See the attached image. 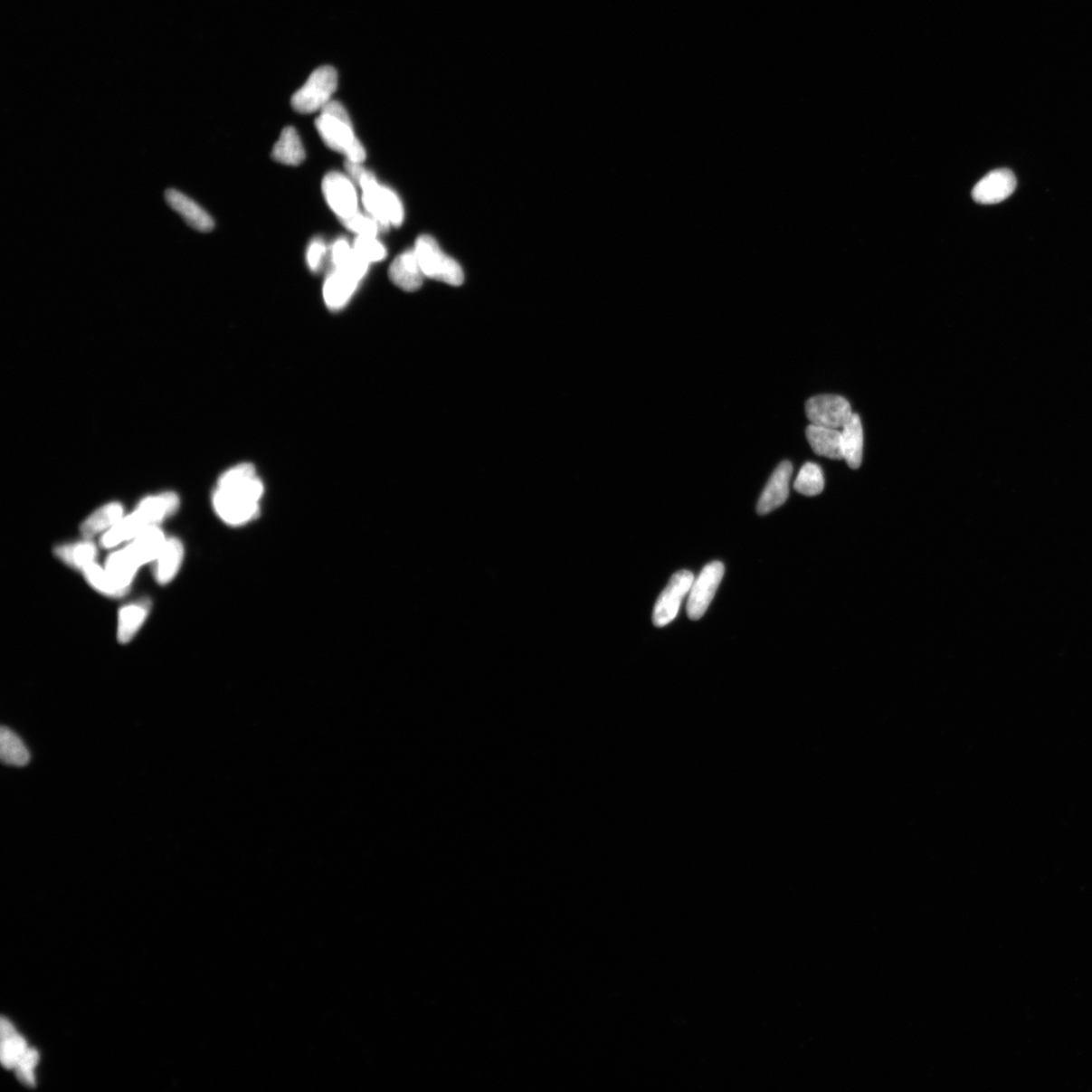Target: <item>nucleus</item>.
Here are the masks:
<instances>
[{"label": "nucleus", "instance_id": "obj_1", "mask_svg": "<svg viewBox=\"0 0 1092 1092\" xmlns=\"http://www.w3.org/2000/svg\"><path fill=\"white\" fill-rule=\"evenodd\" d=\"M264 493V483L254 467L238 465L218 478L213 506L225 523L232 526L246 524L258 515Z\"/></svg>", "mask_w": 1092, "mask_h": 1092}, {"label": "nucleus", "instance_id": "obj_2", "mask_svg": "<svg viewBox=\"0 0 1092 1092\" xmlns=\"http://www.w3.org/2000/svg\"><path fill=\"white\" fill-rule=\"evenodd\" d=\"M316 128L325 144L347 158V162L363 163L366 149L356 136L350 116L339 102L332 100L320 112Z\"/></svg>", "mask_w": 1092, "mask_h": 1092}, {"label": "nucleus", "instance_id": "obj_3", "mask_svg": "<svg viewBox=\"0 0 1092 1092\" xmlns=\"http://www.w3.org/2000/svg\"><path fill=\"white\" fill-rule=\"evenodd\" d=\"M363 190V204L368 215L380 224L383 232L391 226L399 227L404 221V207L397 193L381 186L373 172H369L358 186Z\"/></svg>", "mask_w": 1092, "mask_h": 1092}, {"label": "nucleus", "instance_id": "obj_4", "mask_svg": "<svg viewBox=\"0 0 1092 1092\" xmlns=\"http://www.w3.org/2000/svg\"><path fill=\"white\" fill-rule=\"evenodd\" d=\"M414 251L425 277L453 287L463 284V268L455 259L445 254L439 243L430 235H422L417 239Z\"/></svg>", "mask_w": 1092, "mask_h": 1092}, {"label": "nucleus", "instance_id": "obj_5", "mask_svg": "<svg viewBox=\"0 0 1092 1092\" xmlns=\"http://www.w3.org/2000/svg\"><path fill=\"white\" fill-rule=\"evenodd\" d=\"M338 86V72L331 66L315 70L292 98V106L300 114H313L330 102Z\"/></svg>", "mask_w": 1092, "mask_h": 1092}, {"label": "nucleus", "instance_id": "obj_6", "mask_svg": "<svg viewBox=\"0 0 1092 1092\" xmlns=\"http://www.w3.org/2000/svg\"><path fill=\"white\" fill-rule=\"evenodd\" d=\"M725 575V566L720 561H712L705 566L694 579L688 596L687 615L692 620H699L707 613L714 596Z\"/></svg>", "mask_w": 1092, "mask_h": 1092}, {"label": "nucleus", "instance_id": "obj_7", "mask_svg": "<svg viewBox=\"0 0 1092 1092\" xmlns=\"http://www.w3.org/2000/svg\"><path fill=\"white\" fill-rule=\"evenodd\" d=\"M694 579L693 573L689 570H680L671 576L666 589L662 592L654 605L652 612L654 626H666L677 617L684 598L690 592Z\"/></svg>", "mask_w": 1092, "mask_h": 1092}, {"label": "nucleus", "instance_id": "obj_8", "mask_svg": "<svg viewBox=\"0 0 1092 1092\" xmlns=\"http://www.w3.org/2000/svg\"><path fill=\"white\" fill-rule=\"evenodd\" d=\"M806 416L813 425L842 430L853 415L850 403L838 394H819L805 405Z\"/></svg>", "mask_w": 1092, "mask_h": 1092}, {"label": "nucleus", "instance_id": "obj_9", "mask_svg": "<svg viewBox=\"0 0 1092 1092\" xmlns=\"http://www.w3.org/2000/svg\"><path fill=\"white\" fill-rule=\"evenodd\" d=\"M322 190L327 204L340 221L359 212L356 183L348 175L338 171L326 174Z\"/></svg>", "mask_w": 1092, "mask_h": 1092}, {"label": "nucleus", "instance_id": "obj_10", "mask_svg": "<svg viewBox=\"0 0 1092 1092\" xmlns=\"http://www.w3.org/2000/svg\"><path fill=\"white\" fill-rule=\"evenodd\" d=\"M1016 188L1014 174L996 170L985 176L972 190L974 200L982 205H995L1010 198Z\"/></svg>", "mask_w": 1092, "mask_h": 1092}, {"label": "nucleus", "instance_id": "obj_11", "mask_svg": "<svg viewBox=\"0 0 1092 1092\" xmlns=\"http://www.w3.org/2000/svg\"><path fill=\"white\" fill-rule=\"evenodd\" d=\"M165 200L174 212L180 214L183 220L190 227L201 233H208L214 230L215 221L204 208H201L195 200L184 195L181 191L174 189H168L165 191Z\"/></svg>", "mask_w": 1092, "mask_h": 1092}, {"label": "nucleus", "instance_id": "obj_12", "mask_svg": "<svg viewBox=\"0 0 1092 1092\" xmlns=\"http://www.w3.org/2000/svg\"><path fill=\"white\" fill-rule=\"evenodd\" d=\"M361 281L363 280L351 273L332 268L324 282L323 297L326 306L332 310L346 307Z\"/></svg>", "mask_w": 1092, "mask_h": 1092}, {"label": "nucleus", "instance_id": "obj_13", "mask_svg": "<svg viewBox=\"0 0 1092 1092\" xmlns=\"http://www.w3.org/2000/svg\"><path fill=\"white\" fill-rule=\"evenodd\" d=\"M792 470L791 463L787 460L778 466L761 495L757 505L758 514H769L787 501Z\"/></svg>", "mask_w": 1092, "mask_h": 1092}, {"label": "nucleus", "instance_id": "obj_14", "mask_svg": "<svg viewBox=\"0 0 1092 1092\" xmlns=\"http://www.w3.org/2000/svg\"><path fill=\"white\" fill-rule=\"evenodd\" d=\"M389 275L391 281L403 291L415 292L421 288L425 276L419 265L414 249L406 251L394 258Z\"/></svg>", "mask_w": 1092, "mask_h": 1092}, {"label": "nucleus", "instance_id": "obj_15", "mask_svg": "<svg viewBox=\"0 0 1092 1092\" xmlns=\"http://www.w3.org/2000/svg\"><path fill=\"white\" fill-rule=\"evenodd\" d=\"M153 602L149 598L125 605L119 611L117 617V641L121 643H130L147 619Z\"/></svg>", "mask_w": 1092, "mask_h": 1092}, {"label": "nucleus", "instance_id": "obj_16", "mask_svg": "<svg viewBox=\"0 0 1092 1092\" xmlns=\"http://www.w3.org/2000/svg\"><path fill=\"white\" fill-rule=\"evenodd\" d=\"M180 507L179 495L172 492L162 493L142 500L135 510L148 526L162 523L172 516Z\"/></svg>", "mask_w": 1092, "mask_h": 1092}, {"label": "nucleus", "instance_id": "obj_17", "mask_svg": "<svg viewBox=\"0 0 1092 1092\" xmlns=\"http://www.w3.org/2000/svg\"><path fill=\"white\" fill-rule=\"evenodd\" d=\"M184 557L182 542L175 537L166 540L161 553L154 560V577L158 584L171 583L178 575Z\"/></svg>", "mask_w": 1092, "mask_h": 1092}, {"label": "nucleus", "instance_id": "obj_18", "mask_svg": "<svg viewBox=\"0 0 1092 1092\" xmlns=\"http://www.w3.org/2000/svg\"><path fill=\"white\" fill-rule=\"evenodd\" d=\"M166 541L163 532L157 525L150 526L136 539L125 546L132 558L142 567L154 561Z\"/></svg>", "mask_w": 1092, "mask_h": 1092}, {"label": "nucleus", "instance_id": "obj_19", "mask_svg": "<svg viewBox=\"0 0 1092 1092\" xmlns=\"http://www.w3.org/2000/svg\"><path fill=\"white\" fill-rule=\"evenodd\" d=\"M806 437L818 456L830 459H843L842 432L833 428L810 424L806 428Z\"/></svg>", "mask_w": 1092, "mask_h": 1092}, {"label": "nucleus", "instance_id": "obj_20", "mask_svg": "<svg viewBox=\"0 0 1092 1092\" xmlns=\"http://www.w3.org/2000/svg\"><path fill=\"white\" fill-rule=\"evenodd\" d=\"M843 459L853 469L859 468L863 459L864 433L861 418L853 413L842 428Z\"/></svg>", "mask_w": 1092, "mask_h": 1092}, {"label": "nucleus", "instance_id": "obj_21", "mask_svg": "<svg viewBox=\"0 0 1092 1092\" xmlns=\"http://www.w3.org/2000/svg\"><path fill=\"white\" fill-rule=\"evenodd\" d=\"M272 157L273 161L290 166H298L305 162L306 151L295 128L287 127L282 131Z\"/></svg>", "mask_w": 1092, "mask_h": 1092}, {"label": "nucleus", "instance_id": "obj_22", "mask_svg": "<svg viewBox=\"0 0 1092 1092\" xmlns=\"http://www.w3.org/2000/svg\"><path fill=\"white\" fill-rule=\"evenodd\" d=\"M331 260L333 268L351 273L361 280H364L367 273L369 264L346 238H339L333 243Z\"/></svg>", "mask_w": 1092, "mask_h": 1092}, {"label": "nucleus", "instance_id": "obj_23", "mask_svg": "<svg viewBox=\"0 0 1092 1092\" xmlns=\"http://www.w3.org/2000/svg\"><path fill=\"white\" fill-rule=\"evenodd\" d=\"M148 527L150 526L147 525L145 521L140 517L136 511H134L131 515L123 517L119 523L111 529H108L103 535L102 540H100V544H102L104 549L116 548V545L122 542L136 539Z\"/></svg>", "mask_w": 1092, "mask_h": 1092}, {"label": "nucleus", "instance_id": "obj_24", "mask_svg": "<svg viewBox=\"0 0 1092 1092\" xmlns=\"http://www.w3.org/2000/svg\"><path fill=\"white\" fill-rule=\"evenodd\" d=\"M140 566L127 551L123 549L111 554L106 562V570L113 581L123 589L130 590L134 577L136 576Z\"/></svg>", "mask_w": 1092, "mask_h": 1092}, {"label": "nucleus", "instance_id": "obj_25", "mask_svg": "<svg viewBox=\"0 0 1092 1092\" xmlns=\"http://www.w3.org/2000/svg\"><path fill=\"white\" fill-rule=\"evenodd\" d=\"M124 517V508L120 503H109L92 514L80 526L84 539L107 532Z\"/></svg>", "mask_w": 1092, "mask_h": 1092}, {"label": "nucleus", "instance_id": "obj_26", "mask_svg": "<svg viewBox=\"0 0 1092 1092\" xmlns=\"http://www.w3.org/2000/svg\"><path fill=\"white\" fill-rule=\"evenodd\" d=\"M0 758L4 763L14 767H24L31 760L30 752L22 738L5 726L0 730Z\"/></svg>", "mask_w": 1092, "mask_h": 1092}, {"label": "nucleus", "instance_id": "obj_27", "mask_svg": "<svg viewBox=\"0 0 1092 1092\" xmlns=\"http://www.w3.org/2000/svg\"><path fill=\"white\" fill-rule=\"evenodd\" d=\"M54 553L67 566L82 570L91 562H95L97 550L94 543L81 541L56 546Z\"/></svg>", "mask_w": 1092, "mask_h": 1092}, {"label": "nucleus", "instance_id": "obj_28", "mask_svg": "<svg viewBox=\"0 0 1092 1092\" xmlns=\"http://www.w3.org/2000/svg\"><path fill=\"white\" fill-rule=\"evenodd\" d=\"M2 1061L6 1069H11L18 1065L27 1052L26 1043L15 1034L13 1024L5 1019L2 1020Z\"/></svg>", "mask_w": 1092, "mask_h": 1092}, {"label": "nucleus", "instance_id": "obj_29", "mask_svg": "<svg viewBox=\"0 0 1092 1092\" xmlns=\"http://www.w3.org/2000/svg\"><path fill=\"white\" fill-rule=\"evenodd\" d=\"M82 572L88 584L95 590L107 596V597L120 598L129 592V590L123 589V588L117 586L111 577L108 576L106 569L98 566L96 562H91V564L82 569Z\"/></svg>", "mask_w": 1092, "mask_h": 1092}, {"label": "nucleus", "instance_id": "obj_30", "mask_svg": "<svg viewBox=\"0 0 1092 1092\" xmlns=\"http://www.w3.org/2000/svg\"><path fill=\"white\" fill-rule=\"evenodd\" d=\"M794 489L809 497L819 495L825 489V477L821 467L814 463H806L796 477Z\"/></svg>", "mask_w": 1092, "mask_h": 1092}, {"label": "nucleus", "instance_id": "obj_31", "mask_svg": "<svg viewBox=\"0 0 1092 1092\" xmlns=\"http://www.w3.org/2000/svg\"><path fill=\"white\" fill-rule=\"evenodd\" d=\"M341 223L347 229L356 234L357 236L376 237L377 234L383 232L380 224L371 215H364L360 212L344 218V220H341Z\"/></svg>", "mask_w": 1092, "mask_h": 1092}, {"label": "nucleus", "instance_id": "obj_32", "mask_svg": "<svg viewBox=\"0 0 1092 1092\" xmlns=\"http://www.w3.org/2000/svg\"><path fill=\"white\" fill-rule=\"evenodd\" d=\"M354 247L369 264L383 262L386 256L385 247L375 236H357Z\"/></svg>", "mask_w": 1092, "mask_h": 1092}, {"label": "nucleus", "instance_id": "obj_33", "mask_svg": "<svg viewBox=\"0 0 1092 1092\" xmlns=\"http://www.w3.org/2000/svg\"><path fill=\"white\" fill-rule=\"evenodd\" d=\"M39 1060V1055L35 1050H27L22 1060L16 1065V1075L24 1086L32 1087L35 1086V1080L32 1077V1069L35 1067Z\"/></svg>", "mask_w": 1092, "mask_h": 1092}, {"label": "nucleus", "instance_id": "obj_34", "mask_svg": "<svg viewBox=\"0 0 1092 1092\" xmlns=\"http://www.w3.org/2000/svg\"><path fill=\"white\" fill-rule=\"evenodd\" d=\"M326 254L327 247L321 238H315L310 243L307 249V264L310 272L318 273L321 270Z\"/></svg>", "mask_w": 1092, "mask_h": 1092}]
</instances>
